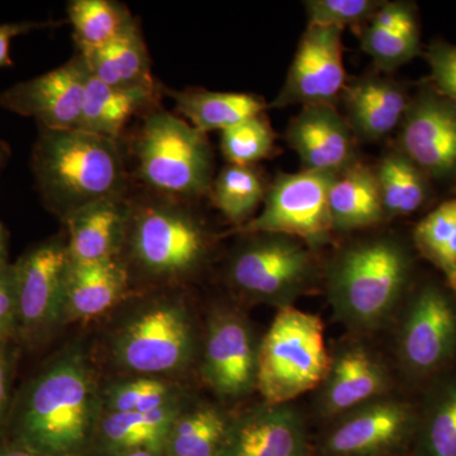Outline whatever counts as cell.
Masks as SVG:
<instances>
[{"instance_id":"obj_1","label":"cell","mask_w":456,"mask_h":456,"mask_svg":"<svg viewBox=\"0 0 456 456\" xmlns=\"http://www.w3.org/2000/svg\"><path fill=\"white\" fill-rule=\"evenodd\" d=\"M102 395L80 347L47 362L12 402L13 443L45 456H80L94 440Z\"/></svg>"},{"instance_id":"obj_12","label":"cell","mask_w":456,"mask_h":456,"mask_svg":"<svg viewBox=\"0 0 456 456\" xmlns=\"http://www.w3.org/2000/svg\"><path fill=\"white\" fill-rule=\"evenodd\" d=\"M412 408L384 395L332 419L321 456H392L415 432Z\"/></svg>"},{"instance_id":"obj_22","label":"cell","mask_w":456,"mask_h":456,"mask_svg":"<svg viewBox=\"0 0 456 456\" xmlns=\"http://www.w3.org/2000/svg\"><path fill=\"white\" fill-rule=\"evenodd\" d=\"M131 277L121 259L71 261L66 279V321L92 320L112 310L127 297Z\"/></svg>"},{"instance_id":"obj_13","label":"cell","mask_w":456,"mask_h":456,"mask_svg":"<svg viewBox=\"0 0 456 456\" xmlns=\"http://www.w3.org/2000/svg\"><path fill=\"white\" fill-rule=\"evenodd\" d=\"M260 341L241 314L216 311L204 338L202 377L207 386L224 399L256 391Z\"/></svg>"},{"instance_id":"obj_34","label":"cell","mask_w":456,"mask_h":456,"mask_svg":"<svg viewBox=\"0 0 456 456\" xmlns=\"http://www.w3.org/2000/svg\"><path fill=\"white\" fill-rule=\"evenodd\" d=\"M275 140L268 116L261 113L221 132V151L230 165L254 167L275 154Z\"/></svg>"},{"instance_id":"obj_37","label":"cell","mask_w":456,"mask_h":456,"mask_svg":"<svg viewBox=\"0 0 456 456\" xmlns=\"http://www.w3.org/2000/svg\"><path fill=\"white\" fill-rule=\"evenodd\" d=\"M382 2L377 0H308V26L359 27L369 22Z\"/></svg>"},{"instance_id":"obj_25","label":"cell","mask_w":456,"mask_h":456,"mask_svg":"<svg viewBox=\"0 0 456 456\" xmlns=\"http://www.w3.org/2000/svg\"><path fill=\"white\" fill-rule=\"evenodd\" d=\"M79 53V51H77ZM89 74L114 88H159L139 20L116 40L99 49L79 53Z\"/></svg>"},{"instance_id":"obj_43","label":"cell","mask_w":456,"mask_h":456,"mask_svg":"<svg viewBox=\"0 0 456 456\" xmlns=\"http://www.w3.org/2000/svg\"><path fill=\"white\" fill-rule=\"evenodd\" d=\"M0 456H45L38 454V452H32V450L20 445V444L11 443L3 444L0 445Z\"/></svg>"},{"instance_id":"obj_8","label":"cell","mask_w":456,"mask_h":456,"mask_svg":"<svg viewBox=\"0 0 456 456\" xmlns=\"http://www.w3.org/2000/svg\"><path fill=\"white\" fill-rule=\"evenodd\" d=\"M197 350L193 321L182 299H147L112 340L114 362L128 373L155 377L180 373Z\"/></svg>"},{"instance_id":"obj_5","label":"cell","mask_w":456,"mask_h":456,"mask_svg":"<svg viewBox=\"0 0 456 456\" xmlns=\"http://www.w3.org/2000/svg\"><path fill=\"white\" fill-rule=\"evenodd\" d=\"M119 142L134 187L188 202L209 196L215 154L207 134L161 104L141 114Z\"/></svg>"},{"instance_id":"obj_28","label":"cell","mask_w":456,"mask_h":456,"mask_svg":"<svg viewBox=\"0 0 456 456\" xmlns=\"http://www.w3.org/2000/svg\"><path fill=\"white\" fill-rule=\"evenodd\" d=\"M66 13L79 53L110 44L137 22L127 5L114 0H71Z\"/></svg>"},{"instance_id":"obj_48","label":"cell","mask_w":456,"mask_h":456,"mask_svg":"<svg viewBox=\"0 0 456 456\" xmlns=\"http://www.w3.org/2000/svg\"><path fill=\"white\" fill-rule=\"evenodd\" d=\"M392 456H398V455H392Z\"/></svg>"},{"instance_id":"obj_4","label":"cell","mask_w":456,"mask_h":456,"mask_svg":"<svg viewBox=\"0 0 456 456\" xmlns=\"http://www.w3.org/2000/svg\"><path fill=\"white\" fill-rule=\"evenodd\" d=\"M412 256L393 235L356 240L336 251L326 268V290L336 320L355 334L384 329L410 284Z\"/></svg>"},{"instance_id":"obj_24","label":"cell","mask_w":456,"mask_h":456,"mask_svg":"<svg viewBox=\"0 0 456 456\" xmlns=\"http://www.w3.org/2000/svg\"><path fill=\"white\" fill-rule=\"evenodd\" d=\"M187 408L184 399L152 412L107 413L99 419L94 440L107 456L147 450L164 455L174 421Z\"/></svg>"},{"instance_id":"obj_2","label":"cell","mask_w":456,"mask_h":456,"mask_svg":"<svg viewBox=\"0 0 456 456\" xmlns=\"http://www.w3.org/2000/svg\"><path fill=\"white\" fill-rule=\"evenodd\" d=\"M121 260L131 281L178 285L208 263L213 235L196 202L160 196L132 185Z\"/></svg>"},{"instance_id":"obj_19","label":"cell","mask_w":456,"mask_h":456,"mask_svg":"<svg viewBox=\"0 0 456 456\" xmlns=\"http://www.w3.org/2000/svg\"><path fill=\"white\" fill-rule=\"evenodd\" d=\"M285 137L303 170L340 174L359 163L356 137L331 104L303 107L288 126Z\"/></svg>"},{"instance_id":"obj_18","label":"cell","mask_w":456,"mask_h":456,"mask_svg":"<svg viewBox=\"0 0 456 456\" xmlns=\"http://www.w3.org/2000/svg\"><path fill=\"white\" fill-rule=\"evenodd\" d=\"M426 175L456 174V104L441 94L424 93L410 102L401 123L399 147Z\"/></svg>"},{"instance_id":"obj_27","label":"cell","mask_w":456,"mask_h":456,"mask_svg":"<svg viewBox=\"0 0 456 456\" xmlns=\"http://www.w3.org/2000/svg\"><path fill=\"white\" fill-rule=\"evenodd\" d=\"M175 103L176 112L198 131H226L246 119L265 113L266 103L259 95L248 93L211 92L202 88L171 90L165 88Z\"/></svg>"},{"instance_id":"obj_31","label":"cell","mask_w":456,"mask_h":456,"mask_svg":"<svg viewBox=\"0 0 456 456\" xmlns=\"http://www.w3.org/2000/svg\"><path fill=\"white\" fill-rule=\"evenodd\" d=\"M228 419L209 404L185 408L171 426L164 456H218Z\"/></svg>"},{"instance_id":"obj_17","label":"cell","mask_w":456,"mask_h":456,"mask_svg":"<svg viewBox=\"0 0 456 456\" xmlns=\"http://www.w3.org/2000/svg\"><path fill=\"white\" fill-rule=\"evenodd\" d=\"M218 456H310L305 415L292 402L250 408L228 419Z\"/></svg>"},{"instance_id":"obj_6","label":"cell","mask_w":456,"mask_h":456,"mask_svg":"<svg viewBox=\"0 0 456 456\" xmlns=\"http://www.w3.org/2000/svg\"><path fill=\"white\" fill-rule=\"evenodd\" d=\"M329 365L322 320L294 305L281 308L260 341L256 391L266 403H290L316 391Z\"/></svg>"},{"instance_id":"obj_45","label":"cell","mask_w":456,"mask_h":456,"mask_svg":"<svg viewBox=\"0 0 456 456\" xmlns=\"http://www.w3.org/2000/svg\"><path fill=\"white\" fill-rule=\"evenodd\" d=\"M9 158H11V147L4 140L0 139V175L7 167Z\"/></svg>"},{"instance_id":"obj_26","label":"cell","mask_w":456,"mask_h":456,"mask_svg":"<svg viewBox=\"0 0 456 456\" xmlns=\"http://www.w3.org/2000/svg\"><path fill=\"white\" fill-rule=\"evenodd\" d=\"M334 232L349 233L386 220L374 167L356 163L338 174L329 194Z\"/></svg>"},{"instance_id":"obj_33","label":"cell","mask_w":456,"mask_h":456,"mask_svg":"<svg viewBox=\"0 0 456 456\" xmlns=\"http://www.w3.org/2000/svg\"><path fill=\"white\" fill-rule=\"evenodd\" d=\"M183 399L180 391L155 377H139L108 387L102 395L107 413H147Z\"/></svg>"},{"instance_id":"obj_14","label":"cell","mask_w":456,"mask_h":456,"mask_svg":"<svg viewBox=\"0 0 456 456\" xmlns=\"http://www.w3.org/2000/svg\"><path fill=\"white\" fill-rule=\"evenodd\" d=\"M88 79L86 60L77 53L53 70L3 90L0 107L36 119L46 130L77 128Z\"/></svg>"},{"instance_id":"obj_40","label":"cell","mask_w":456,"mask_h":456,"mask_svg":"<svg viewBox=\"0 0 456 456\" xmlns=\"http://www.w3.org/2000/svg\"><path fill=\"white\" fill-rule=\"evenodd\" d=\"M59 26L53 20H26V22L4 23L0 25V69L9 68L13 65L11 59V42L18 36L28 35V33L41 31Z\"/></svg>"},{"instance_id":"obj_9","label":"cell","mask_w":456,"mask_h":456,"mask_svg":"<svg viewBox=\"0 0 456 456\" xmlns=\"http://www.w3.org/2000/svg\"><path fill=\"white\" fill-rule=\"evenodd\" d=\"M338 175L308 170L279 174L268 187L263 211L235 232L290 236L314 251L320 250L335 233L329 194Z\"/></svg>"},{"instance_id":"obj_21","label":"cell","mask_w":456,"mask_h":456,"mask_svg":"<svg viewBox=\"0 0 456 456\" xmlns=\"http://www.w3.org/2000/svg\"><path fill=\"white\" fill-rule=\"evenodd\" d=\"M342 97L354 136L368 142L384 139L401 126L411 102L398 83L379 77L346 84Z\"/></svg>"},{"instance_id":"obj_29","label":"cell","mask_w":456,"mask_h":456,"mask_svg":"<svg viewBox=\"0 0 456 456\" xmlns=\"http://www.w3.org/2000/svg\"><path fill=\"white\" fill-rule=\"evenodd\" d=\"M374 169L386 218L411 215L428 200L426 174L401 150L387 152Z\"/></svg>"},{"instance_id":"obj_15","label":"cell","mask_w":456,"mask_h":456,"mask_svg":"<svg viewBox=\"0 0 456 456\" xmlns=\"http://www.w3.org/2000/svg\"><path fill=\"white\" fill-rule=\"evenodd\" d=\"M342 29L308 26L303 33L283 88L272 107L331 104L346 86Z\"/></svg>"},{"instance_id":"obj_44","label":"cell","mask_w":456,"mask_h":456,"mask_svg":"<svg viewBox=\"0 0 456 456\" xmlns=\"http://www.w3.org/2000/svg\"><path fill=\"white\" fill-rule=\"evenodd\" d=\"M8 233L0 222V266L8 265Z\"/></svg>"},{"instance_id":"obj_7","label":"cell","mask_w":456,"mask_h":456,"mask_svg":"<svg viewBox=\"0 0 456 456\" xmlns=\"http://www.w3.org/2000/svg\"><path fill=\"white\" fill-rule=\"evenodd\" d=\"M240 236L226 266L237 294L281 310L314 289L321 277L316 251L301 240L277 233Z\"/></svg>"},{"instance_id":"obj_3","label":"cell","mask_w":456,"mask_h":456,"mask_svg":"<svg viewBox=\"0 0 456 456\" xmlns=\"http://www.w3.org/2000/svg\"><path fill=\"white\" fill-rule=\"evenodd\" d=\"M31 170L42 203L62 224L90 204L127 196L132 188L121 142L77 128H38Z\"/></svg>"},{"instance_id":"obj_36","label":"cell","mask_w":456,"mask_h":456,"mask_svg":"<svg viewBox=\"0 0 456 456\" xmlns=\"http://www.w3.org/2000/svg\"><path fill=\"white\" fill-rule=\"evenodd\" d=\"M360 44L378 69L393 71L419 53V25L399 31H384L367 25L360 31Z\"/></svg>"},{"instance_id":"obj_46","label":"cell","mask_w":456,"mask_h":456,"mask_svg":"<svg viewBox=\"0 0 456 456\" xmlns=\"http://www.w3.org/2000/svg\"><path fill=\"white\" fill-rule=\"evenodd\" d=\"M118 456H164L161 454H158V452H147V450H139V452H127V454H122Z\"/></svg>"},{"instance_id":"obj_23","label":"cell","mask_w":456,"mask_h":456,"mask_svg":"<svg viewBox=\"0 0 456 456\" xmlns=\"http://www.w3.org/2000/svg\"><path fill=\"white\" fill-rule=\"evenodd\" d=\"M164 89L161 86L155 89L114 88L89 74L82 117L77 128L106 139L121 141L131 122L161 104Z\"/></svg>"},{"instance_id":"obj_30","label":"cell","mask_w":456,"mask_h":456,"mask_svg":"<svg viewBox=\"0 0 456 456\" xmlns=\"http://www.w3.org/2000/svg\"><path fill=\"white\" fill-rule=\"evenodd\" d=\"M266 191L268 185L259 170L228 164L213 179L208 198L236 231L253 220Z\"/></svg>"},{"instance_id":"obj_11","label":"cell","mask_w":456,"mask_h":456,"mask_svg":"<svg viewBox=\"0 0 456 456\" xmlns=\"http://www.w3.org/2000/svg\"><path fill=\"white\" fill-rule=\"evenodd\" d=\"M399 365L411 377L443 368L456 351V305L445 290L428 284L411 296L397 332Z\"/></svg>"},{"instance_id":"obj_20","label":"cell","mask_w":456,"mask_h":456,"mask_svg":"<svg viewBox=\"0 0 456 456\" xmlns=\"http://www.w3.org/2000/svg\"><path fill=\"white\" fill-rule=\"evenodd\" d=\"M128 194L90 204L64 222L71 261L121 259L130 213Z\"/></svg>"},{"instance_id":"obj_41","label":"cell","mask_w":456,"mask_h":456,"mask_svg":"<svg viewBox=\"0 0 456 456\" xmlns=\"http://www.w3.org/2000/svg\"><path fill=\"white\" fill-rule=\"evenodd\" d=\"M0 322L14 335L16 325V290L11 264L0 266Z\"/></svg>"},{"instance_id":"obj_10","label":"cell","mask_w":456,"mask_h":456,"mask_svg":"<svg viewBox=\"0 0 456 456\" xmlns=\"http://www.w3.org/2000/svg\"><path fill=\"white\" fill-rule=\"evenodd\" d=\"M66 233L29 248L12 265L16 290L14 335L37 344L65 322L66 279L70 268Z\"/></svg>"},{"instance_id":"obj_42","label":"cell","mask_w":456,"mask_h":456,"mask_svg":"<svg viewBox=\"0 0 456 456\" xmlns=\"http://www.w3.org/2000/svg\"><path fill=\"white\" fill-rule=\"evenodd\" d=\"M14 355L7 341L0 344V428L8 421L11 411V389L13 380Z\"/></svg>"},{"instance_id":"obj_35","label":"cell","mask_w":456,"mask_h":456,"mask_svg":"<svg viewBox=\"0 0 456 456\" xmlns=\"http://www.w3.org/2000/svg\"><path fill=\"white\" fill-rule=\"evenodd\" d=\"M419 432L422 456H456V377L432 397Z\"/></svg>"},{"instance_id":"obj_47","label":"cell","mask_w":456,"mask_h":456,"mask_svg":"<svg viewBox=\"0 0 456 456\" xmlns=\"http://www.w3.org/2000/svg\"><path fill=\"white\" fill-rule=\"evenodd\" d=\"M13 335L9 329L0 322V344L8 340L9 336Z\"/></svg>"},{"instance_id":"obj_32","label":"cell","mask_w":456,"mask_h":456,"mask_svg":"<svg viewBox=\"0 0 456 456\" xmlns=\"http://www.w3.org/2000/svg\"><path fill=\"white\" fill-rule=\"evenodd\" d=\"M413 239L417 248L440 269L456 292V198L428 213L417 224Z\"/></svg>"},{"instance_id":"obj_39","label":"cell","mask_w":456,"mask_h":456,"mask_svg":"<svg viewBox=\"0 0 456 456\" xmlns=\"http://www.w3.org/2000/svg\"><path fill=\"white\" fill-rule=\"evenodd\" d=\"M368 25L384 31H399L417 26L416 12L410 3L382 2Z\"/></svg>"},{"instance_id":"obj_16","label":"cell","mask_w":456,"mask_h":456,"mask_svg":"<svg viewBox=\"0 0 456 456\" xmlns=\"http://www.w3.org/2000/svg\"><path fill=\"white\" fill-rule=\"evenodd\" d=\"M392 388V378L380 356L359 340L341 342L330 351V365L316 389L314 411L332 421L354 408L384 395Z\"/></svg>"},{"instance_id":"obj_38","label":"cell","mask_w":456,"mask_h":456,"mask_svg":"<svg viewBox=\"0 0 456 456\" xmlns=\"http://www.w3.org/2000/svg\"><path fill=\"white\" fill-rule=\"evenodd\" d=\"M431 79L439 94L456 104V46L449 44L432 45L428 53Z\"/></svg>"}]
</instances>
